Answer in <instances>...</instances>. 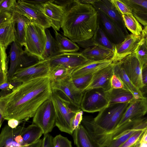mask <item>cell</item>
<instances>
[{
	"instance_id": "cell-1",
	"label": "cell",
	"mask_w": 147,
	"mask_h": 147,
	"mask_svg": "<svg viewBox=\"0 0 147 147\" xmlns=\"http://www.w3.org/2000/svg\"><path fill=\"white\" fill-rule=\"evenodd\" d=\"M48 77L22 83L11 92L0 97V112L3 119L27 120L33 117L38 108L51 96L52 90Z\"/></svg>"
},
{
	"instance_id": "cell-2",
	"label": "cell",
	"mask_w": 147,
	"mask_h": 147,
	"mask_svg": "<svg viewBox=\"0 0 147 147\" xmlns=\"http://www.w3.org/2000/svg\"><path fill=\"white\" fill-rule=\"evenodd\" d=\"M54 3L64 8L61 28L64 36L75 43L92 37L98 26V14L92 5L79 0L55 1Z\"/></svg>"
},
{
	"instance_id": "cell-3",
	"label": "cell",
	"mask_w": 147,
	"mask_h": 147,
	"mask_svg": "<svg viewBox=\"0 0 147 147\" xmlns=\"http://www.w3.org/2000/svg\"><path fill=\"white\" fill-rule=\"evenodd\" d=\"M51 99L55 113V126L61 132L72 135L74 132L72 126L73 119L78 110L60 94L52 90Z\"/></svg>"
},
{
	"instance_id": "cell-4",
	"label": "cell",
	"mask_w": 147,
	"mask_h": 147,
	"mask_svg": "<svg viewBox=\"0 0 147 147\" xmlns=\"http://www.w3.org/2000/svg\"><path fill=\"white\" fill-rule=\"evenodd\" d=\"M45 30L31 22L27 24L25 28V50L40 61L43 60L42 55L46 40Z\"/></svg>"
},
{
	"instance_id": "cell-5",
	"label": "cell",
	"mask_w": 147,
	"mask_h": 147,
	"mask_svg": "<svg viewBox=\"0 0 147 147\" xmlns=\"http://www.w3.org/2000/svg\"><path fill=\"white\" fill-rule=\"evenodd\" d=\"M47 1H25L19 0L15 12L27 17L32 22L46 29L51 27L50 20L45 14L44 4Z\"/></svg>"
},
{
	"instance_id": "cell-6",
	"label": "cell",
	"mask_w": 147,
	"mask_h": 147,
	"mask_svg": "<svg viewBox=\"0 0 147 147\" xmlns=\"http://www.w3.org/2000/svg\"><path fill=\"white\" fill-rule=\"evenodd\" d=\"M129 103L109 104L94 118L95 123L105 131L113 130L117 127Z\"/></svg>"
},
{
	"instance_id": "cell-7",
	"label": "cell",
	"mask_w": 147,
	"mask_h": 147,
	"mask_svg": "<svg viewBox=\"0 0 147 147\" xmlns=\"http://www.w3.org/2000/svg\"><path fill=\"white\" fill-rule=\"evenodd\" d=\"M10 65L8 70L7 81L11 80L13 74L18 69L26 67L40 61L25 50L16 40L11 45L9 52Z\"/></svg>"
},
{
	"instance_id": "cell-8",
	"label": "cell",
	"mask_w": 147,
	"mask_h": 147,
	"mask_svg": "<svg viewBox=\"0 0 147 147\" xmlns=\"http://www.w3.org/2000/svg\"><path fill=\"white\" fill-rule=\"evenodd\" d=\"M51 82L52 90L60 94L76 109H81L80 105L84 92L75 86L71 75L63 79L51 81Z\"/></svg>"
},
{
	"instance_id": "cell-9",
	"label": "cell",
	"mask_w": 147,
	"mask_h": 147,
	"mask_svg": "<svg viewBox=\"0 0 147 147\" xmlns=\"http://www.w3.org/2000/svg\"><path fill=\"white\" fill-rule=\"evenodd\" d=\"M109 104L106 91L101 88L94 89L84 92L80 109L87 113L99 112Z\"/></svg>"
},
{
	"instance_id": "cell-10",
	"label": "cell",
	"mask_w": 147,
	"mask_h": 147,
	"mask_svg": "<svg viewBox=\"0 0 147 147\" xmlns=\"http://www.w3.org/2000/svg\"><path fill=\"white\" fill-rule=\"evenodd\" d=\"M32 123L41 129L44 135L52 131L55 126V113L51 98L37 109L33 117Z\"/></svg>"
},
{
	"instance_id": "cell-11",
	"label": "cell",
	"mask_w": 147,
	"mask_h": 147,
	"mask_svg": "<svg viewBox=\"0 0 147 147\" xmlns=\"http://www.w3.org/2000/svg\"><path fill=\"white\" fill-rule=\"evenodd\" d=\"M50 70L48 60H42L28 67L18 69L11 80L16 82L24 83L35 79L48 77Z\"/></svg>"
},
{
	"instance_id": "cell-12",
	"label": "cell",
	"mask_w": 147,
	"mask_h": 147,
	"mask_svg": "<svg viewBox=\"0 0 147 147\" xmlns=\"http://www.w3.org/2000/svg\"><path fill=\"white\" fill-rule=\"evenodd\" d=\"M50 69L62 65L72 72L88 60L81 53H63L48 59Z\"/></svg>"
},
{
	"instance_id": "cell-13",
	"label": "cell",
	"mask_w": 147,
	"mask_h": 147,
	"mask_svg": "<svg viewBox=\"0 0 147 147\" xmlns=\"http://www.w3.org/2000/svg\"><path fill=\"white\" fill-rule=\"evenodd\" d=\"M147 113V102L146 98L136 99L129 103L116 128L141 118Z\"/></svg>"
},
{
	"instance_id": "cell-14",
	"label": "cell",
	"mask_w": 147,
	"mask_h": 147,
	"mask_svg": "<svg viewBox=\"0 0 147 147\" xmlns=\"http://www.w3.org/2000/svg\"><path fill=\"white\" fill-rule=\"evenodd\" d=\"M92 5L97 11L102 12L107 16L126 37L129 34L122 15L116 9L110 0H96Z\"/></svg>"
},
{
	"instance_id": "cell-15",
	"label": "cell",
	"mask_w": 147,
	"mask_h": 147,
	"mask_svg": "<svg viewBox=\"0 0 147 147\" xmlns=\"http://www.w3.org/2000/svg\"><path fill=\"white\" fill-rule=\"evenodd\" d=\"M121 61L124 71L133 84L140 90L143 87L141 67L136 56L133 54Z\"/></svg>"
},
{
	"instance_id": "cell-16",
	"label": "cell",
	"mask_w": 147,
	"mask_h": 147,
	"mask_svg": "<svg viewBox=\"0 0 147 147\" xmlns=\"http://www.w3.org/2000/svg\"><path fill=\"white\" fill-rule=\"evenodd\" d=\"M141 36L129 34L121 43L115 45L114 55L111 59L112 63L120 62L132 54L141 39Z\"/></svg>"
},
{
	"instance_id": "cell-17",
	"label": "cell",
	"mask_w": 147,
	"mask_h": 147,
	"mask_svg": "<svg viewBox=\"0 0 147 147\" xmlns=\"http://www.w3.org/2000/svg\"><path fill=\"white\" fill-rule=\"evenodd\" d=\"M97 11L98 25L109 40L115 45L123 42L126 37L121 32L105 14Z\"/></svg>"
},
{
	"instance_id": "cell-18",
	"label": "cell",
	"mask_w": 147,
	"mask_h": 147,
	"mask_svg": "<svg viewBox=\"0 0 147 147\" xmlns=\"http://www.w3.org/2000/svg\"><path fill=\"white\" fill-rule=\"evenodd\" d=\"M113 74V65L95 73L92 80L84 92L90 90L101 88L107 91L111 88V80Z\"/></svg>"
},
{
	"instance_id": "cell-19",
	"label": "cell",
	"mask_w": 147,
	"mask_h": 147,
	"mask_svg": "<svg viewBox=\"0 0 147 147\" xmlns=\"http://www.w3.org/2000/svg\"><path fill=\"white\" fill-rule=\"evenodd\" d=\"M54 0H48L43 5L45 15L50 20L54 30L59 31L64 15L63 6L57 4Z\"/></svg>"
},
{
	"instance_id": "cell-20",
	"label": "cell",
	"mask_w": 147,
	"mask_h": 147,
	"mask_svg": "<svg viewBox=\"0 0 147 147\" xmlns=\"http://www.w3.org/2000/svg\"><path fill=\"white\" fill-rule=\"evenodd\" d=\"M112 63L111 59L88 61L74 70L71 73V76L75 78L94 74Z\"/></svg>"
},
{
	"instance_id": "cell-21",
	"label": "cell",
	"mask_w": 147,
	"mask_h": 147,
	"mask_svg": "<svg viewBox=\"0 0 147 147\" xmlns=\"http://www.w3.org/2000/svg\"><path fill=\"white\" fill-rule=\"evenodd\" d=\"M76 43L84 49L92 46H98L109 49L114 52L115 47L98 25L94 34L91 38Z\"/></svg>"
},
{
	"instance_id": "cell-22",
	"label": "cell",
	"mask_w": 147,
	"mask_h": 147,
	"mask_svg": "<svg viewBox=\"0 0 147 147\" xmlns=\"http://www.w3.org/2000/svg\"><path fill=\"white\" fill-rule=\"evenodd\" d=\"M113 73L122 82L124 89L130 91L136 99L145 98L140 90L136 88L131 82L126 74L121 61L112 63Z\"/></svg>"
},
{
	"instance_id": "cell-23",
	"label": "cell",
	"mask_w": 147,
	"mask_h": 147,
	"mask_svg": "<svg viewBox=\"0 0 147 147\" xmlns=\"http://www.w3.org/2000/svg\"><path fill=\"white\" fill-rule=\"evenodd\" d=\"M72 136L76 147H105L95 141L81 123Z\"/></svg>"
},
{
	"instance_id": "cell-24",
	"label": "cell",
	"mask_w": 147,
	"mask_h": 147,
	"mask_svg": "<svg viewBox=\"0 0 147 147\" xmlns=\"http://www.w3.org/2000/svg\"><path fill=\"white\" fill-rule=\"evenodd\" d=\"M81 53L88 61H94L111 59L114 52L105 48L95 46L85 49Z\"/></svg>"
},
{
	"instance_id": "cell-25",
	"label": "cell",
	"mask_w": 147,
	"mask_h": 147,
	"mask_svg": "<svg viewBox=\"0 0 147 147\" xmlns=\"http://www.w3.org/2000/svg\"><path fill=\"white\" fill-rule=\"evenodd\" d=\"M16 24L12 17L9 22L0 25V46L7 48L16 40Z\"/></svg>"
},
{
	"instance_id": "cell-26",
	"label": "cell",
	"mask_w": 147,
	"mask_h": 147,
	"mask_svg": "<svg viewBox=\"0 0 147 147\" xmlns=\"http://www.w3.org/2000/svg\"><path fill=\"white\" fill-rule=\"evenodd\" d=\"M106 92L109 104L130 103L136 99L132 93L124 88H111Z\"/></svg>"
},
{
	"instance_id": "cell-27",
	"label": "cell",
	"mask_w": 147,
	"mask_h": 147,
	"mask_svg": "<svg viewBox=\"0 0 147 147\" xmlns=\"http://www.w3.org/2000/svg\"><path fill=\"white\" fill-rule=\"evenodd\" d=\"M43 134L41 129L32 123L25 127L21 134L24 141L22 146L28 145L36 142L40 139Z\"/></svg>"
},
{
	"instance_id": "cell-28",
	"label": "cell",
	"mask_w": 147,
	"mask_h": 147,
	"mask_svg": "<svg viewBox=\"0 0 147 147\" xmlns=\"http://www.w3.org/2000/svg\"><path fill=\"white\" fill-rule=\"evenodd\" d=\"M55 39L60 53L76 52L79 49L78 45L66 37L54 30Z\"/></svg>"
},
{
	"instance_id": "cell-29",
	"label": "cell",
	"mask_w": 147,
	"mask_h": 147,
	"mask_svg": "<svg viewBox=\"0 0 147 147\" xmlns=\"http://www.w3.org/2000/svg\"><path fill=\"white\" fill-rule=\"evenodd\" d=\"M25 128L24 125L13 129L5 125L2 129L0 134V147H6L7 145L14 141L17 135L21 134Z\"/></svg>"
},
{
	"instance_id": "cell-30",
	"label": "cell",
	"mask_w": 147,
	"mask_h": 147,
	"mask_svg": "<svg viewBox=\"0 0 147 147\" xmlns=\"http://www.w3.org/2000/svg\"><path fill=\"white\" fill-rule=\"evenodd\" d=\"M13 17L17 26L16 40L22 47L24 45L26 26L30 21L27 17L16 12H13Z\"/></svg>"
},
{
	"instance_id": "cell-31",
	"label": "cell",
	"mask_w": 147,
	"mask_h": 147,
	"mask_svg": "<svg viewBox=\"0 0 147 147\" xmlns=\"http://www.w3.org/2000/svg\"><path fill=\"white\" fill-rule=\"evenodd\" d=\"M46 40L45 49L42 55L43 60L48 59L60 54L55 38L48 29L45 30Z\"/></svg>"
},
{
	"instance_id": "cell-32",
	"label": "cell",
	"mask_w": 147,
	"mask_h": 147,
	"mask_svg": "<svg viewBox=\"0 0 147 147\" xmlns=\"http://www.w3.org/2000/svg\"><path fill=\"white\" fill-rule=\"evenodd\" d=\"M122 16L126 27L131 34L136 36H141L143 30L142 27L133 14L122 15Z\"/></svg>"
},
{
	"instance_id": "cell-33",
	"label": "cell",
	"mask_w": 147,
	"mask_h": 147,
	"mask_svg": "<svg viewBox=\"0 0 147 147\" xmlns=\"http://www.w3.org/2000/svg\"><path fill=\"white\" fill-rule=\"evenodd\" d=\"M0 84L7 81L8 59L6 52L7 48L0 46Z\"/></svg>"
},
{
	"instance_id": "cell-34",
	"label": "cell",
	"mask_w": 147,
	"mask_h": 147,
	"mask_svg": "<svg viewBox=\"0 0 147 147\" xmlns=\"http://www.w3.org/2000/svg\"><path fill=\"white\" fill-rule=\"evenodd\" d=\"M72 72L65 67L59 65L50 69L48 77L51 81H58L71 75Z\"/></svg>"
},
{
	"instance_id": "cell-35",
	"label": "cell",
	"mask_w": 147,
	"mask_h": 147,
	"mask_svg": "<svg viewBox=\"0 0 147 147\" xmlns=\"http://www.w3.org/2000/svg\"><path fill=\"white\" fill-rule=\"evenodd\" d=\"M139 61L141 68L147 63V47L142 38L133 53Z\"/></svg>"
},
{
	"instance_id": "cell-36",
	"label": "cell",
	"mask_w": 147,
	"mask_h": 147,
	"mask_svg": "<svg viewBox=\"0 0 147 147\" xmlns=\"http://www.w3.org/2000/svg\"><path fill=\"white\" fill-rule=\"evenodd\" d=\"M94 74L77 77H72L73 82L78 88L84 92V90L90 83Z\"/></svg>"
},
{
	"instance_id": "cell-37",
	"label": "cell",
	"mask_w": 147,
	"mask_h": 147,
	"mask_svg": "<svg viewBox=\"0 0 147 147\" xmlns=\"http://www.w3.org/2000/svg\"><path fill=\"white\" fill-rule=\"evenodd\" d=\"M135 11L147 14V0H122Z\"/></svg>"
},
{
	"instance_id": "cell-38",
	"label": "cell",
	"mask_w": 147,
	"mask_h": 147,
	"mask_svg": "<svg viewBox=\"0 0 147 147\" xmlns=\"http://www.w3.org/2000/svg\"><path fill=\"white\" fill-rule=\"evenodd\" d=\"M116 9L122 15H132L133 10L122 0H110Z\"/></svg>"
},
{
	"instance_id": "cell-39",
	"label": "cell",
	"mask_w": 147,
	"mask_h": 147,
	"mask_svg": "<svg viewBox=\"0 0 147 147\" xmlns=\"http://www.w3.org/2000/svg\"><path fill=\"white\" fill-rule=\"evenodd\" d=\"M53 147H73L71 141L60 134L53 138Z\"/></svg>"
},
{
	"instance_id": "cell-40",
	"label": "cell",
	"mask_w": 147,
	"mask_h": 147,
	"mask_svg": "<svg viewBox=\"0 0 147 147\" xmlns=\"http://www.w3.org/2000/svg\"><path fill=\"white\" fill-rule=\"evenodd\" d=\"M147 129H141L130 137L119 147H134Z\"/></svg>"
},
{
	"instance_id": "cell-41",
	"label": "cell",
	"mask_w": 147,
	"mask_h": 147,
	"mask_svg": "<svg viewBox=\"0 0 147 147\" xmlns=\"http://www.w3.org/2000/svg\"><path fill=\"white\" fill-rule=\"evenodd\" d=\"M22 83L15 82L12 80L0 84L1 96H2L11 92L14 89Z\"/></svg>"
},
{
	"instance_id": "cell-42",
	"label": "cell",
	"mask_w": 147,
	"mask_h": 147,
	"mask_svg": "<svg viewBox=\"0 0 147 147\" xmlns=\"http://www.w3.org/2000/svg\"><path fill=\"white\" fill-rule=\"evenodd\" d=\"M16 4V0H0V12L8 11L13 13Z\"/></svg>"
},
{
	"instance_id": "cell-43",
	"label": "cell",
	"mask_w": 147,
	"mask_h": 147,
	"mask_svg": "<svg viewBox=\"0 0 147 147\" xmlns=\"http://www.w3.org/2000/svg\"><path fill=\"white\" fill-rule=\"evenodd\" d=\"M141 72L143 86L140 90L144 96L147 94V63L142 67Z\"/></svg>"
},
{
	"instance_id": "cell-44",
	"label": "cell",
	"mask_w": 147,
	"mask_h": 147,
	"mask_svg": "<svg viewBox=\"0 0 147 147\" xmlns=\"http://www.w3.org/2000/svg\"><path fill=\"white\" fill-rule=\"evenodd\" d=\"M83 112L81 109L76 113L72 123L73 129L74 131L77 129L81 123L83 118Z\"/></svg>"
},
{
	"instance_id": "cell-45",
	"label": "cell",
	"mask_w": 147,
	"mask_h": 147,
	"mask_svg": "<svg viewBox=\"0 0 147 147\" xmlns=\"http://www.w3.org/2000/svg\"><path fill=\"white\" fill-rule=\"evenodd\" d=\"M111 88L114 89L124 88L123 83L120 79L113 73L111 80Z\"/></svg>"
},
{
	"instance_id": "cell-46",
	"label": "cell",
	"mask_w": 147,
	"mask_h": 147,
	"mask_svg": "<svg viewBox=\"0 0 147 147\" xmlns=\"http://www.w3.org/2000/svg\"><path fill=\"white\" fill-rule=\"evenodd\" d=\"M13 13L8 11L0 12V25L10 21L12 18Z\"/></svg>"
},
{
	"instance_id": "cell-47",
	"label": "cell",
	"mask_w": 147,
	"mask_h": 147,
	"mask_svg": "<svg viewBox=\"0 0 147 147\" xmlns=\"http://www.w3.org/2000/svg\"><path fill=\"white\" fill-rule=\"evenodd\" d=\"M133 11V15L138 21L144 26H147V14Z\"/></svg>"
},
{
	"instance_id": "cell-48",
	"label": "cell",
	"mask_w": 147,
	"mask_h": 147,
	"mask_svg": "<svg viewBox=\"0 0 147 147\" xmlns=\"http://www.w3.org/2000/svg\"><path fill=\"white\" fill-rule=\"evenodd\" d=\"M43 138V147H53L52 136L49 134L44 135Z\"/></svg>"
},
{
	"instance_id": "cell-49",
	"label": "cell",
	"mask_w": 147,
	"mask_h": 147,
	"mask_svg": "<svg viewBox=\"0 0 147 147\" xmlns=\"http://www.w3.org/2000/svg\"><path fill=\"white\" fill-rule=\"evenodd\" d=\"M20 121L15 119H10L8 120V125L12 128H16L18 127Z\"/></svg>"
},
{
	"instance_id": "cell-50",
	"label": "cell",
	"mask_w": 147,
	"mask_h": 147,
	"mask_svg": "<svg viewBox=\"0 0 147 147\" xmlns=\"http://www.w3.org/2000/svg\"><path fill=\"white\" fill-rule=\"evenodd\" d=\"M43 141V138L40 139L32 144L23 146V147H41Z\"/></svg>"
},
{
	"instance_id": "cell-51",
	"label": "cell",
	"mask_w": 147,
	"mask_h": 147,
	"mask_svg": "<svg viewBox=\"0 0 147 147\" xmlns=\"http://www.w3.org/2000/svg\"><path fill=\"white\" fill-rule=\"evenodd\" d=\"M141 36L145 44L147 47V26H144V29H143Z\"/></svg>"
},
{
	"instance_id": "cell-52",
	"label": "cell",
	"mask_w": 147,
	"mask_h": 147,
	"mask_svg": "<svg viewBox=\"0 0 147 147\" xmlns=\"http://www.w3.org/2000/svg\"><path fill=\"white\" fill-rule=\"evenodd\" d=\"M139 143L140 144L147 143V130L146 131L141 138Z\"/></svg>"
},
{
	"instance_id": "cell-53",
	"label": "cell",
	"mask_w": 147,
	"mask_h": 147,
	"mask_svg": "<svg viewBox=\"0 0 147 147\" xmlns=\"http://www.w3.org/2000/svg\"><path fill=\"white\" fill-rule=\"evenodd\" d=\"M14 141L18 144L22 145L24 141L23 138L21 134L17 136L14 138Z\"/></svg>"
},
{
	"instance_id": "cell-54",
	"label": "cell",
	"mask_w": 147,
	"mask_h": 147,
	"mask_svg": "<svg viewBox=\"0 0 147 147\" xmlns=\"http://www.w3.org/2000/svg\"><path fill=\"white\" fill-rule=\"evenodd\" d=\"M6 147H23V146L18 144L14 141L7 145Z\"/></svg>"
},
{
	"instance_id": "cell-55",
	"label": "cell",
	"mask_w": 147,
	"mask_h": 147,
	"mask_svg": "<svg viewBox=\"0 0 147 147\" xmlns=\"http://www.w3.org/2000/svg\"><path fill=\"white\" fill-rule=\"evenodd\" d=\"M96 0H79L80 2L84 4H90L92 5Z\"/></svg>"
},
{
	"instance_id": "cell-56",
	"label": "cell",
	"mask_w": 147,
	"mask_h": 147,
	"mask_svg": "<svg viewBox=\"0 0 147 147\" xmlns=\"http://www.w3.org/2000/svg\"><path fill=\"white\" fill-rule=\"evenodd\" d=\"M144 97L145 98L146 100V101H147V94L145 95L144 96Z\"/></svg>"
},
{
	"instance_id": "cell-57",
	"label": "cell",
	"mask_w": 147,
	"mask_h": 147,
	"mask_svg": "<svg viewBox=\"0 0 147 147\" xmlns=\"http://www.w3.org/2000/svg\"><path fill=\"white\" fill-rule=\"evenodd\" d=\"M134 147H139V146L138 145H136L134 146Z\"/></svg>"
},
{
	"instance_id": "cell-58",
	"label": "cell",
	"mask_w": 147,
	"mask_h": 147,
	"mask_svg": "<svg viewBox=\"0 0 147 147\" xmlns=\"http://www.w3.org/2000/svg\"><path fill=\"white\" fill-rule=\"evenodd\" d=\"M41 147H43L42 144V146H41Z\"/></svg>"
}]
</instances>
